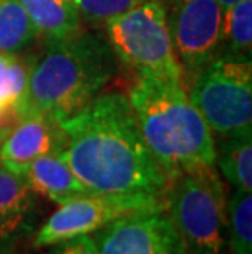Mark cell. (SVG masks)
Returning <instances> with one entry per match:
<instances>
[{"instance_id": "2", "label": "cell", "mask_w": 252, "mask_h": 254, "mask_svg": "<svg viewBox=\"0 0 252 254\" xmlns=\"http://www.w3.org/2000/svg\"><path fill=\"white\" fill-rule=\"evenodd\" d=\"M115 74L116 56L99 33L80 28L62 40L48 41L30 63L21 117L45 115L61 123L100 95Z\"/></svg>"}, {"instance_id": "8", "label": "cell", "mask_w": 252, "mask_h": 254, "mask_svg": "<svg viewBox=\"0 0 252 254\" xmlns=\"http://www.w3.org/2000/svg\"><path fill=\"white\" fill-rule=\"evenodd\" d=\"M101 254H189L164 210L120 217L94 233Z\"/></svg>"}, {"instance_id": "11", "label": "cell", "mask_w": 252, "mask_h": 254, "mask_svg": "<svg viewBox=\"0 0 252 254\" xmlns=\"http://www.w3.org/2000/svg\"><path fill=\"white\" fill-rule=\"evenodd\" d=\"M33 193L23 176L0 164V254H10L33 233L38 220Z\"/></svg>"}, {"instance_id": "17", "label": "cell", "mask_w": 252, "mask_h": 254, "mask_svg": "<svg viewBox=\"0 0 252 254\" xmlns=\"http://www.w3.org/2000/svg\"><path fill=\"white\" fill-rule=\"evenodd\" d=\"M221 53L252 58V0H238L223 8Z\"/></svg>"}, {"instance_id": "18", "label": "cell", "mask_w": 252, "mask_h": 254, "mask_svg": "<svg viewBox=\"0 0 252 254\" xmlns=\"http://www.w3.org/2000/svg\"><path fill=\"white\" fill-rule=\"evenodd\" d=\"M228 251L231 254H252V195L234 190L226 202Z\"/></svg>"}, {"instance_id": "3", "label": "cell", "mask_w": 252, "mask_h": 254, "mask_svg": "<svg viewBox=\"0 0 252 254\" xmlns=\"http://www.w3.org/2000/svg\"><path fill=\"white\" fill-rule=\"evenodd\" d=\"M128 100L139 133L167 181L195 167L216 166L213 131L184 84L139 74Z\"/></svg>"}, {"instance_id": "10", "label": "cell", "mask_w": 252, "mask_h": 254, "mask_svg": "<svg viewBox=\"0 0 252 254\" xmlns=\"http://www.w3.org/2000/svg\"><path fill=\"white\" fill-rule=\"evenodd\" d=\"M62 131L56 120L45 115H25L0 139V163L15 174H23L35 159L57 153Z\"/></svg>"}, {"instance_id": "1", "label": "cell", "mask_w": 252, "mask_h": 254, "mask_svg": "<svg viewBox=\"0 0 252 254\" xmlns=\"http://www.w3.org/2000/svg\"><path fill=\"white\" fill-rule=\"evenodd\" d=\"M59 127L62 158L90 195L133 213L164 210L167 177L144 143L126 95L100 94Z\"/></svg>"}, {"instance_id": "16", "label": "cell", "mask_w": 252, "mask_h": 254, "mask_svg": "<svg viewBox=\"0 0 252 254\" xmlns=\"http://www.w3.org/2000/svg\"><path fill=\"white\" fill-rule=\"evenodd\" d=\"M38 36L20 0H0V53L18 55Z\"/></svg>"}, {"instance_id": "12", "label": "cell", "mask_w": 252, "mask_h": 254, "mask_svg": "<svg viewBox=\"0 0 252 254\" xmlns=\"http://www.w3.org/2000/svg\"><path fill=\"white\" fill-rule=\"evenodd\" d=\"M21 176L31 190L57 205L80 195H90L62 158L61 151L35 159Z\"/></svg>"}, {"instance_id": "4", "label": "cell", "mask_w": 252, "mask_h": 254, "mask_svg": "<svg viewBox=\"0 0 252 254\" xmlns=\"http://www.w3.org/2000/svg\"><path fill=\"white\" fill-rule=\"evenodd\" d=\"M226 195L214 166L180 172L167 181V217L189 254H228Z\"/></svg>"}, {"instance_id": "20", "label": "cell", "mask_w": 252, "mask_h": 254, "mask_svg": "<svg viewBox=\"0 0 252 254\" xmlns=\"http://www.w3.org/2000/svg\"><path fill=\"white\" fill-rule=\"evenodd\" d=\"M46 254H101L99 245L92 235H85L67 240L62 243H56L52 246H48Z\"/></svg>"}, {"instance_id": "9", "label": "cell", "mask_w": 252, "mask_h": 254, "mask_svg": "<svg viewBox=\"0 0 252 254\" xmlns=\"http://www.w3.org/2000/svg\"><path fill=\"white\" fill-rule=\"evenodd\" d=\"M130 213L133 212L113 200L99 195H80L59 205L36 231L31 246L40 250L79 236L94 235L110 221Z\"/></svg>"}, {"instance_id": "5", "label": "cell", "mask_w": 252, "mask_h": 254, "mask_svg": "<svg viewBox=\"0 0 252 254\" xmlns=\"http://www.w3.org/2000/svg\"><path fill=\"white\" fill-rule=\"evenodd\" d=\"M189 99L219 138L252 133V61L221 53L189 84Z\"/></svg>"}, {"instance_id": "19", "label": "cell", "mask_w": 252, "mask_h": 254, "mask_svg": "<svg viewBox=\"0 0 252 254\" xmlns=\"http://www.w3.org/2000/svg\"><path fill=\"white\" fill-rule=\"evenodd\" d=\"M146 2L151 0H72L79 15L97 23H106L108 20Z\"/></svg>"}, {"instance_id": "14", "label": "cell", "mask_w": 252, "mask_h": 254, "mask_svg": "<svg viewBox=\"0 0 252 254\" xmlns=\"http://www.w3.org/2000/svg\"><path fill=\"white\" fill-rule=\"evenodd\" d=\"M38 36L57 41L79 31L80 15L72 0H20Z\"/></svg>"}, {"instance_id": "7", "label": "cell", "mask_w": 252, "mask_h": 254, "mask_svg": "<svg viewBox=\"0 0 252 254\" xmlns=\"http://www.w3.org/2000/svg\"><path fill=\"white\" fill-rule=\"evenodd\" d=\"M182 79L189 84L221 55L223 7L216 0H160Z\"/></svg>"}, {"instance_id": "21", "label": "cell", "mask_w": 252, "mask_h": 254, "mask_svg": "<svg viewBox=\"0 0 252 254\" xmlns=\"http://www.w3.org/2000/svg\"><path fill=\"white\" fill-rule=\"evenodd\" d=\"M216 2L221 5L223 8H226V7H229V5H233V3H236L238 0H216Z\"/></svg>"}, {"instance_id": "13", "label": "cell", "mask_w": 252, "mask_h": 254, "mask_svg": "<svg viewBox=\"0 0 252 254\" xmlns=\"http://www.w3.org/2000/svg\"><path fill=\"white\" fill-rule=\"evenodd\" d=\"M30 82V63L0 53V139L20 120Z\"/></svg>"}, {"instance_id": "15", "label": "cell", "mask_w": 252, "mask_h": 254, "mask_svg": "<svg viewBox=\"0 0 252 254\" xmlns=\"http://www.w3.org/2000/svg\"><path fill=\"white\" fill-rule=\"evenodd\" d=\"M219 172L234 190H252V133L221 138L216 146Z\"/></svg>"}, {"instance_id": "6", "label": "cell", "mask_w": 252, "mask_h": 254, "mask_svg": "<svg viewBox=\"0 0 252 254\" xmlns=\"http://www.w3.org/2000/svg\"><path fill=\"white\" fill-rule=\"evenodd\" d=\"M105 31L116 59L138 74L184 84L160 0L141 3L108 20Z\"/></svg>"}]
</instances>
